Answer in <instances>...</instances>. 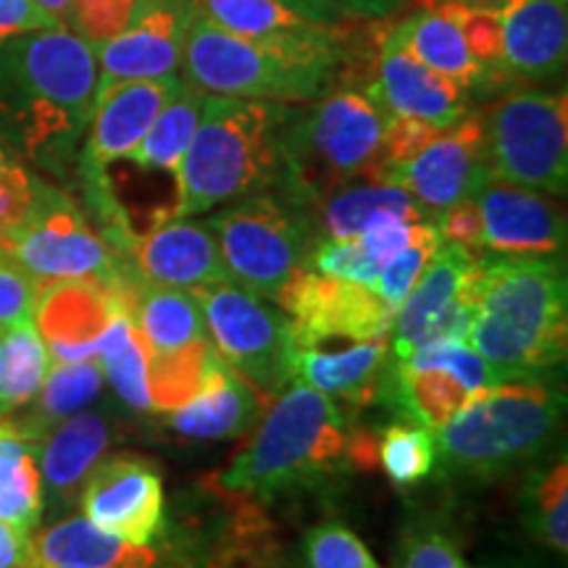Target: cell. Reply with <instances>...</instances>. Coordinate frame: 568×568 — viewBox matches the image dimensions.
I'll return each instance as SVG.
<instances>
[{
    "label": "cell",
    "instance_id": "1",
    "mask_svg": "<svg viewBox=\"0 0 568 568\" xmlns=\"http://www.w3.org/2000/svg\"><path fill=\"white\" fill-rule=\"evenodd\" d=\"M95 90V48L67 27L0 42V134L27 159L63 166L88 132Z\"/></svg>",
    "mask_w": 568,
    "mask_h": 568
},
{
    "label": "cell",
    "instance_id": "2",
    "mask_svg": "<svg viewBox=\"0 0 568 568\" xmlns=\"http://www.w3.org/2000/svg\"><path fill=\"white\" fill-rule=\"evenodd\" d=\"M566 272L558 255L481 253L471 282L468 345L503 382L539 379L566 361Z\"/></svg>",
    "mask_w": 568,
    "mask_h": 568
},
{
    "label": "cell",
    "instance_id": "3",
    "mask_svg": "<svg viewBox=\"0 0 568 568\" xmlns=\"http://www.w3.org/2000/svg\"><path fill=\"white\" fill-rule=\"evenodd\" d=\"M293 103L205 95L201 122L176 176L169 219L201 216L280 187L282 140Z\"/></svg>",
    "mask_w": 568,
    "mask_h": 568
},
{
    "label": "cell",
    "instance_id": "4",
    "mask_svg": "<svg viewBox=\"0 0 568 568\" xmlns=\"http://www.w3.org/2000/svg\"><path fill=\"white\" fill-rule=\"evenodd\" d=\"M255 435L222 474L232 493L272 497L326 481L351 468L353 435L332 397L293 379L272 397Z\"/></svg>",
    "mask_w": 568,
    "mask_h": 568
},
{
    "label": "cell",
    "instance_id": "5",
    "mask_svg": "<svg viewBox=\"0 0 568 568\" xmlns=\"http://www.w3.org/2000/svg\"><path fill=\"white\" fill-rule=\"evenodd\" d=\"M389 113L364 90L332 84L305 109L293 103L282 140V180L274 193L305 209L351 182L374 180Z\"/></svg>",
    "mask_w": 568,
    "mask_h": 568
},
{
    "label": "cell",
    "instance_id": "6",
    "mask_svg": "<svg viewBox=\"0 0 568 568\" xmlns=\"http://www.w3.org/2000/svg\"><path fill=\"white\" fill-rule=\"evenodd\" d=\"M564 395L539 379H508L487 389L437 432L443 477L497 479L537 464L556 445Z\"/></svg>",
    "mask_w": 568,
    "mask_h": 568
},
{
    "label": "cell",
    "instance_id": "7",
    "mask_svg": "<svg viewBox=\"0 0 568 568\" xmlns=\"http://www.w3.org/2000/svg\"><path fill=\"white\" fill-rule=\"evenodd\" d=\"M205 222L216 234L230 280L272 303L308 272L318 245L311 209L272 190L226 203Z\"/></svg>",
    "mask_w": 568,
    "mask_h": 568
},
{
    "label": "cell",
    "instance_id": "8",
    "mask_svg": "<svg viewBox=\"0 0 568 568\" xmlns=\"http://www.w3.org/2000/svg\"><path fill=\"white\" fill-rule=\"evenodd\" d=\"M180 77L205 95L308 103L335 84L337 69L237 38L193 9Z\"/></svg>",
    "mask_w": 568,
    "mask_h": 568
},
{
    "label": "cell",
    "instance_id": "9",
    "mask_svg": "<svg viewBox=\"0 0 568 568\" xmlns=\"http://www.w3.org/2000/svg\"><path fill=\"white\" fill-rule=\"evenodd\" d=\"M485 151L489 176L545 195H564L568 184L566 90L510 88L487 109Z\"/></svg>",
    "mask_w": 568,
    "mask_h": 568
},
{
    "label": "cell",
    "instance_id": "10",
    "mask_svg": "<svg viewBox=\"0 0 568 568\" xmlns=\"http://www.w3.org/2000/svg\"><path fill=\"white\" fill-rule=\"evenodd\" d=\"M193 293L226 364L264 400L280 395L295 379L297 345L290 316L230 280L203 284Z\"/></svg>",
    "mask_w": 568,
    "mask_h": 568
},
{
    "label": "cell",
    "instance_id": "11",
    "mask_svg": "<svg viewBox=\"0 0 568 568\" xmlns=\"http://www.w3.org/2000/svg\"><path fill=\"white\" fill-rule=\"evenodd\" d=\"M0 253L40 287L67 280H98L113 287L126 261L92 230L69 195L45 182L24 222L0 234Z\"/></svg>",
    "mask_w": 568,
    "mask_h": 568
},
{
    "label": "cell",
    "instance_id": "12",
    "mask_svg": "<svg viewBox=\"0 0 568 568\" xmlns=\"http://www.w3.org/2000/svg\"><path fill=\"white\" fill-rule=\"evenodd\" d=\"M477 253L443 243L410 287L406 301L397 305L389 324L393 361H403L418 347L437 339H466L471 324V282Z\"/></svg>",
    "mask_w": 568,
    "mask_h": 568
},
{
    "label": "cell",
    "instance_id": "13",
    "mask_svg": "<svg viewBox=\"0 0 568 568\" xmlns=\"http://www.w3.org/2000/svg\"><path fill=\"white\" fill-rule=\"evenodd\" d=\"M276 305L290 316L297 347H318L329 339L374 343L389 337L395 308L358 282L303 272L284 290Z\"/></svg>",
    "mask_w": 568,
    "mask_h": 568
},
{
    "label": "cell",
    "instance_id": "14",
    "mask_svg": "<svg viewBox=\"0 0 568 568\" xmlns=\"http://www.w3.org/2000/svg\"><path fill=\"white\" fill-rule=\"evenodd\" d=\"M489 176L485 119L468 109L456 124L445 126L414 159L382 174L379 182L406 190L435 222L439 213L479 193Z\"/></svg>",
    "mask_w": 568,
    "mask_h": 568
},
{
    "label": "cell",
    "instance_id": "15",
    "mask_svg": "<svg viewBox=\"0 0 568 568\" xmlns=\"http://www.w3.org/2000/svg\"><path fill=\"white\" fill-rule=\"evenodd\" d=\"M190 3L211 24L237 38L326 63L337 71L345 61L351 30H345L343 24H324L303 17L280 0H190Z\"/></svg>",
    "mask_w": 568,
    "mask_h": 568
},
{
    "label": "cell",
    "instance_id": "16",
    "mask_svg": "<svg viewBox=\"0 0 568 568\" xmlns=\"http://www.w3.org/2000/svg\"><path fill=\"white\" fill-rule=\"evenodd\" d=\"M358 90L374 98L389 116L418 119L439 130L456 124L468 111V92L400 51L387 24H379L372 63Z\"/></svg>",
    "mask_w": 568,
    "mask_h": 568
},
{
    "label": "cell",
    "instance_id": "17",
    "mask_svg": "<svg viewBox=\"0 0 568 568\" xmlns=\"http://www.w3.org/2000/svg\"><path fill=\"white\" fill-rule=\"evenodd\" d=\"M80 500L84 518L130 542L148 545L161 531V474L140 456H111L92 466Z\"/></svg>",
    "mask_w": 568,
    "mask_h": 568
},
{
    "label": "cell",
    "instance_id": "18",
    "mask_svg": "<svg viewBox=\"0 0 568 568\" xmlns=\"http://www.w3.org/2000/svg\"><path fill=\"white\" fill-rule=\"evenodd\" d=\"M479 211L481 253L514 255H560L566 247V216L550 195L487 180L474 195Z\"/></svg>",
    "mask_w": 568,
    "mask_h": 568
},
{
    "label": "cell",
    "instance_id": "19",
    "mask_svg": "<svg viewBox=\"0 0 568 568\" xmlns=\"http://www.w3.org/2000/svg\"><path fill=\"white\" fill-rule=\"evenodd\" d=\"M190 19V0H148L126 30L95 48L98 88L180 74Z\"/></svg>",
    "mask_w": 568,
    "mask_h": 568
},
{
    "label": "cell",
    "instance_id": "20",
    "mask_svg": "<svg viewBox=\"0 0 568 568\" xmlns=\"http://www.w3.org/2000/svg\"><path fill=\"white\" fill-rule=\"evenodd\" d=\"M122 295L98 280H67L42 284L32 324L55 364L95 358L98 343L124 314Z\"/></svg>",
    "mask_w": 568,
    "mask_h": 568
},
{
    "label": "cell",
    "instance_id": "21",
    "mask_svg": "<svg viewBox=\"0 0 568 568\" xmlns=\"http://www.w3.org/2000/svg\"><path fill=\"white\" fill-rule=\"evenodd\" d=\"M506 82H550L568 61V0H506L497 6Z\"/></svg>",
    "mask_w": 568,
    "mask_h": 568
},
{
    "label": "cell",
    "instance_id": "22",
    "mask_svg": "<svg viewBox=\"0 0 568 568\" xmlns=\"http://www.w3.org/2000/svg\"><path fill=\"white\" fill-rule=\"evenodd\" d=\"M180 84V74L159 80H124L95 90V105L82 153V172H105L138 151L151 124Z\"/></svg>",
    "mask_w": 568,
    "mask_h": 568
},
{
    "label": "cell",
    "instance_id": "23",
    "mask_svg": "<svg viewBox=\"0 0 568 568\" xmlns=\"http://www.w3.org/2000/svg\"><path fill=\"white\" fill-rule=\"evenodd\" d=\"M124 258L130 261L140 280L169 287L195 290L203 284L230 280L216 234L209 222L193 219H166L134 234L126 245ZM232 282V280H230Z\"/></svg>",
    "mask_w": 568,
    "mask_h": 568
},
{
    "label": "cell",
    "instance_id": "24",
    "mask_svg": "<svg viewBox=\"0 0 568 568\" xmlns=\"http://www.w3.org/2000/svg\"><path fill=\"white\" fill-rule=\"evenodd\" d=\"M389 38L410 59L424 63L426 69L445 80L456 82L468 95L503 84L500 77L471 53L458 27L432 6H422L403 17L395 27H389Z\"/></svg>",
    "mask_w": 568,
    "mask_h": 568
},
{
    "label": "cell",
    "instance_id": "25",
    "mask_svg": "<svg viewBox=\"0 0 568 568\" xmlns=\"http://www.w3.org/2000/svg\"><path fill=\"white\" fill-rule=\"evenodd\" d=\"M261 397L234 368L219 358L201 393L169 410V426L190 439H232L245 435L261 416Z\"/></svg>",
    "mask_w": 568,
    "mask_h": 568
},
{
    "label": "cell",
    "instance_id": "26",
    "mask_svg": "<svg viewBox=\"0 0 568 568\" xmlns=\"http://www.w3.org/2000/svg\"><path fill=\"white\" fill-rule=\"evenodd\" d=\"M389 366V339L355 343L347 351L297 347L295 379L318 389L326 397L364 408L379 395L382 376Z\"/></svg>",
    "mask_w": 568,
    "mask_h": 568
},
{
    "label": "cell",
    "instance_id": "27",
    "mask_svg": "<svg viewBox=\"0 0 568 568\" xmlns=\"http://www.w3.org/2000/svg\"><path fill=\"white\" fill-rule=\"evenodd\" d=\"M148 355L174 353L211 337L193 290L134 280L122 295Z\"/></svg>",
    "mask_w": 568,
    "mask_h": 568
},
{
    "label": "cell",
    "instance_id": "28",
    "mask_svg": "<svg viewBox=\"0 0 568 568\" xmlns=\"http://www.w3.org/2000/svg\"><path fill=\"white\" fill-rule=\"evenodd\" d=\"M148 545L111 535L84 516H69L32 539V564L71 568H153Z\"/></svg>",
    "mask_w": 568,
    "mask_h": 568
},
{
    "label": "cell",
    "instance_id": "29",
    "mask_svg": "<svg viewBox=\"0 0 568 568\" xmlns=\"http://www.w3.org/2000/svg\"><path fill=\"white\" fill-rule=\"evenodd\" d=\"M376 397L387 400L397 414L408 416L410 422L424 426V429L439 432L460 410L471 406L479 393H471L464 382L445 372V368H414L389 358Z\"/></svg>",
    "mask_w": 568,
    "mask_h": 568
},
{
    "label": "cell",
    "instance_id": "30",
    "mask_svg": "<svg viewBox=\"0 0 568 568\" xmlns=\"http://www.w3.org/2000/svg\"><path fill=\"white\" fill-rule=\"evenodd\" d=\"M311 213H314L318 240L358 237L368 224L385 216L406 219V222H432L406 190L372 180L345 184L322 197Z\"/></svg>",
    "mask_w": 568,
    "mask_h": 568
},
{
    "label": "cell",
    "instance_id": "31",
    "mask_svg": "<svg viewBox=\"0 0 568 568\" xmlns=\"http://www.w3.org/2000/svg\"><path fill=\"white\" fill-rule=\"evenodd\" d=\"M111 443V422L103 414H74L55 424L40 456V477L48 493L59 500H71L80 493L92 466L101 460Z\"/></svg>",
    "mask_w": 568,
    "mask_h": 568
},
{
    "label": "cell",
    "instance_id": "32",
    "mask_svg": "<svg viewBox=\"0 0 568 568\" xmlns=\"http://www.w3.org/2000/svg\"><path fill=\"white\" fill-rule=\"evenodd\" d=\"M203 101L205 92L180 77V84H176L172 98H169L159 116H155V122L151 124L145 138H142L138 151L126 161H132L142 172L174 176L176 184L184 153H187L195 126L201 122Z\"/></svg>",
    "mask_w": 568,
    "mask_h": 568
},
{
    "label": "cell",
    "instance_id": "33",
    "mask_svg": "<svg viewBox=\"0 0 568 568\" xmlns=\"http://www.w3.org/2000/svg\"><path fill=\"white\" fill-rule=\"evenodd\" d=\"M42 514L38 443L0 424V521L32 531Z\"/></svg>",
    "mask_w": 568,
    "mask_h": 568
},
{
    "label": "cell",
    "instance_id": "34",
    "mask_svg": "<svg viewBox=\"0 0 568 568\" xmlns=\"http://www.w3.org/2000/svg\"><path fill=\"white\" fill-rule=\"evenodd\" d=\"M103 389V366L98 358L74 361V364H51L45 382L40 387L38 406L24 424L17 426L27 437L38 443V437L45 435L63 418L80 414L84 406H90Z\"/></svg>",
    "mask_w": 568,
    "mask_h": 568
},
{
    "label": "cell",
    "instance_id": "35",
    "mask_svg": "<svg viewBox=\"0 0 568 568\" xmlns=\"http://www.w3.org/2000/svg\"><path fill=\"white\" fill-rule=\"evenodd\" d=\"M222 353L211 337L174 353L148 355V393L153 410H174L201 393Z\"/></svg>",
    "mask_w": 568,
    "mask_h": 568
},
{
    "label": "cell",
    "instance_id": "36",
    "mask_svg": "<svg viewBox=\"0 0 568 568\" xmlns=\"http://www.w3.org/2000/svg\"><path fill=\"white\" fill-rule=\"evenodd\" d=\"M51 355L32 322L0 329V416L38 397Z\"/></svg>",
    "mask_w": 568,
    "mask_h": 568
},
{
    "label": "cell",
    "instance_id": "37",
    "mask_svg": "<svg viewBox=\"0 0 568 568\" xmlns=\"http://www.w3.org/2000/svg\"><path fill=\"white\" fill-rule=\"evenodd\" d=\"M95 358L101 361L103 376L111 387L134 410H153L148 393V351L130 314H119L116 322L98 343Z\"/></svg>",
    "mask_w": 568,
    "mask_h": 568
},
{
    "label": "cell",
    "instance_id": "38",
    "mask_svg": "<svg viewBox=\"0 0 568 568\" xmlns=\"http://www.w3.org/2000/svg\"><path fill=\"white\" fill-rule=\"evenodd\" d=\"M568 466L560 458L548 471L531 474L527 485V516L537 539L566 556L568 550Z\"/></svg>",
    "mask_w": 568,
    "mask_h": 568
},
{
    "label": "cell",
    "instance_id": "39",
    "mask_svg": "<svg viewBox=\"0 0 568 568\" xmlns=\"http://www.w3.org/2000/svg\"><path fill=\"white\" fill-rule=\"evenodd\" d=\"M376 458L395 487H410L435 471V437L418 424H393L376 443Z\"/></svg>",
    "mask_w": 568,
    "mask_h": 568
},
{
    "label": "cell",
    "instance_id": "40",
    "mask_svg": "<svg viewBox=\"0 0 568 568\" xmlns=\"http://www.w3.org/2000/svg\"><path fill=\"white\" fill-rule=\"evenodd\" d=\"M397 364H406L414 368H445V372H450L456 379L464 382L471 393L479 395L503 385V379L497 376L495 368L489 366L466 339H437V343L418 347V351L406 355L403 361H397Z\"/></svg>",
    "mask_w": 568,
    "mask_h": 568
},
{
    "label": "cell",
    "instance_id": "41",
    "mask_svg": "<svg viewBox=\"0 0 568 568\" xmlns=\"http://www.w3.org/2000/svg\"><path fill=\"white\" fill-rule=\"evenodd\" d=\"M148 0H69L61 24L88 45L101 48L132 24Z\"/></svg>",
    "mask_w": 568,
    "mask_h": 568
},
{
    "label": "cell",
    "instance_id": "42",
    "mask_svg": "<svg viewBox=\"0 0 568 568\" xmlns=\"http://www.w3.org/2000/svg\"><path fill=\"white\" fill-rule=\"evenodd\" d=\"M422 6H432V9H437L443 17L450 19L460 30V34H464L471 53L477 55L489 71H495V74L500 77V71H497V59H500V21H497V9L453 3V0H429V3ZM500 82L506 84L503 77Z\"/></svg>",
    "mask_w": 568,
    "mask_h": 568
},
{
    "label": "cell",
    "instance_id": "43",
    "mask_svg": "<svg viewBox=\"0 0 568 568\" xmlns=\"http://www.w3.org/2000/svg\"><path fill=\"white\" fill-rule=\"evenodd\" d=\"M303 548L308 568H382L361 537L337 521L311 529Z\"/></svg>",
    "mask_w": 568,
    "mask_h": 568
},
{
    "label": "cell",
    "instance_id": "44",
    "mask_svg": "<svg viewBox=\"0 0 568 568\" xmlns=\"http://www.w3.org/2000/svg\"><path fill=\"white\" fill-rule=\"evenodd\" d=\"M439 245H443V237H439L435 226V230L424 234L422 240H416L414 245H408L406 251H400L389 261H385V264L379 266V276H376L374 282L376 295H379L389 308L397 311V305L406 301L410 287L418 282V276H422Z\"/></svg>",
    "mask_w": 568,
    "mask_h": 568
},
{
    "label": "cell",
    "instance_id": "45",
    "mask_svg": "<svg viewBox=\"0 0 568 568\" xmlns=\"http://www.w3.org/2000/svg\"><path fill=\"white\" fill-rule=\"evenodd\" d=\"M311 268L316 274L332 276V280L358 282L366 287H374L376 276H379V264L368 255L358 237L318 240L314 255H311Z\"/></svg>",
    "mask_w": 568,
    "mask_h": 568
},
{
    "label": "cell",
    "instance_id": "46",
    "mask_svg": "<svg viewBox=\"0 0 568 568\" xmlns=\"http://www.w3.org/2000/svg\"><path fill=\"white\" fill-rule=\"evenodd\" d=\"M40 284L0 253V329L32 322Z\"/></svg>",
    "mask_w": 568,
    "mask_h": 568
},
{
    "label": "cell",
    "instance_id": "47",
    "mask_svg": "<svg viewBox=\"0 0 568 568\" xmlns=\"http://www.w3.org/2000/svg\"><path fill=\"white\" fill-rule=\"evenodd\" d=\"M59 27H63L61 21L34 0H0V42L27 32L59 30Z\"/></svg>",
    "mask_w": 568,
    "mask_h": 568
},
{
    "label": "cell",
    "instance_id": "48",
    "mask_svg": "<svg viewBox=\"0 0 568 568\" xmlns=\"http://www.w3.org/2000/svg\"><path fill=\"white\" fill-rule=\"evenodd\" d=\"M435 226L439 237H443V243L460 245L466 247V251L481 255V247H479L481 226H479V211L477 205H474V197L450 205V209L439 213L435 219Z\"/></svg>",
    "mask_w": 568,
    "mask_h": 568
},
{
    "label": "cell",
    "instance_id": "49",
    "mask_svg": "<svg viewBox=\"0 0 568 568\" xmlns=\"http://www.w3.org/2000/svg\"><path fill=\"white\" fill-rule=\"evenodd\" d=\"M403 568H466L464 558L450 537L439 531H424L410 539Z\"/></svg>",
    "mask_w": 568,
    "mask_h": 568
},
{
    "label": "cell",
    "instance_id": "50",
    "mask_svg": "<svg viewBox=\"0 0 568 568\" xmlns=\"http://www.w3.org/2000/svg\"><path fill=\"white\" fill-rule=\"evenodd\" d=\"M32 537L30 531L0 521V568H30Z\"/></svg>",
    "mask_w": 568,
    "mask_h": 568
},
{
    "label": "cell",
    "instance_id": "51",
    "mask_svg": "<svg viewBox=\"0 0 568 568\" xmlns=\"http://www.w3.org/2000/svg\"><path fill=\"white\" fill-rule=\"evenodd\" d=\"M345 19L382 21L400 9L406 0H332Z\"/></svg>",
    "mask_w": 568,
    "mask_h": 568
},
{
    "label": "cell",
    "instance_id": "52",
    "mask_svg": "<svg viewBox=\"0 0 568 568\" xmlns=\"http://www.w3.org/2000/svg\"><path fill=\"white\" fill-rule=\"evenodd\" d=\"M280 3L290 6V9L303 13V17L324 21V24H343L345 17L332 0H280Z\"/></svg>",
    "mask_w": 568,
    "mask_h": 568
},
{
    "label": "cell",
    "instance_id": "53",
    "mask_svg": "<svg viewBox=\"0 0 568 568\" xmlns=\"http://www.w3.org/2000/svg\"><path fill=\"white\" fill-rule=\"evenodd\" d=\"M27 176H30V172H27L11 153H6L3 148H0V187H3V184L27 180Z\"/></svg>",
    "mask_w": 568,
    "mask_h": 568
},
{
    "label": "cell",
    "instance_id": "54",
    "mask_svg": "<svg viewBox=\"0 0 568 568\" xmlns=\"http://www.w3.org/2000/svg\"><path fill=\"white\" fill-rule=\"evenodd\" d=\"M422 3H429V0H422ZM453 3H466V6H487V9H497L506 0H453Z\"/></svg>",
    "mask_w": 568,
    "mask_h": 568
},
{
    "label": "cell",
    "instance_id": "55",
    "mask_svg": "<svg viewBox=\"0 0 568 568\" xmlns=\"http://www.w3.org/2000/svg\"><path fill=\"white\" fill-rule=\"evenodd\" d=\"M30 568H71V566H42V564H30Z\"/></svg>",
    "mask_w": 568,
    "mask_h": 568
}]
</instances>
